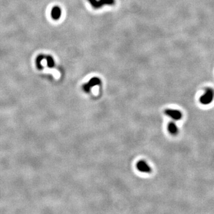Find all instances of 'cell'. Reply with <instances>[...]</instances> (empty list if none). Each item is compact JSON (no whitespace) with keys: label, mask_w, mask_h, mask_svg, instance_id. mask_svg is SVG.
I'll return each instance as SVG.
<instances>
[{"label":"cell","mask_w":214,"mask_h":214,"mask_svg":"<svg viewBox=\"0 0 214 214\" xmlns=\"http://www.w3.org/2000/svg\"><path fill=\"white\" fill-rule=\"evenodd\" d=\"M62 10L58 6H54L51 11V18L54 20H58L61 16Z\"/></svg>","instance_id":"cell-6"},{"label":"cell","mask_w":214,"mask_h":214,"mask_svg":"<svg viewBox=\"0 0 214 214\" xmlns=\"http://www.w3.org/2000/svg\"><path fill=\"white\" fill-rule=\"evenodd\" d=\"M136 168L140 172L143 173H151L152 169L150 166L144 160H140L136 164Z\"/></svg>","instance_id":"cell-5"},{"label":"cell","mask_w":214,"mask_h":214,"mask_svg":"<svg viewBox=\"0 0 214 214\" xmlns=\"http://www.w3.org/2000/svg\"><path fill=\"white\" fill-rule=\"evenodd\" d=\"M45 59L47 61V66L49 68H53L55 66V60L53 58V57H52L50 55H47L45 56Z\"/></svg>","instance_id":"cell-9"},{"label":"cell","mask_w":214,"mask_h":214,"mask_svg":"<svg viewBox=\"0 0 214 214\" xmlns=\"http://www.w3.org/2000/svg\"><path fill=\"white\" fill-rule=\"evenodd\" d=\"M88 1L92 7L95 9L101 8L105 5L113 6L116 3L115 0H88Z\"/></svg>","instance_id":"cell-2"},{"label":"cell","mask_w":214,"mask_h":214,"mask_svg":"<svg viewBox=\"0 0 214 214\" xmlns=\"http://www.w3.org/2000/svg\"><path fill=\"white\" fill-rule=\"evenodd\" d=\"M45 55L40 54L37 57L36 59V65L37 68L39 70H42L43 69L42 62L45 60Z\"/></svg>","instance_id":"cell-8"},{"label":"cell","mask_w":214,"mask_h":214,"mask_svg":"<svg viewBox=\"0 0 214 214\" xmlns=\"http://www.w3.org/2000/svg\"><path fill=\"white\" fill-rule=\"evenodd\" d=\"M165 114L169 117L173 119L174 120L179 121L183 117L182 113L177 110L174 109H167L165 110Z\"/></svg>","instance_id":"cell-4"},{"label":"cell","mask_w":214,"mask_h":214,"mask_svg":"<svg viewBox=\"0 0 214 214\" xmlns=\"http://www.w3.org/2000/svg\"><path fill=\"white\" fill-rule=\"evenodd\" d=\"M168 130L171 135H177L179 133V128L177 125L173 121L169 122L168 124Z\"/></svg>","instance_id":"cell-7"},{"label":"cell","mask_w":214,"mask_h":214,"mask_svg":"<svg viewBox=\"0 0 214 214\" xmlns=\"http://www.w3.org/2000/svg\"><path fill=\"white\" fill-rule=\"evenodd\" d=\"M214 98V91L211 88H207L205 93L201 96L199 99L200 102L205 105L210 104Z\"/></svg>","instance_id":"cell-1"},{"label":"cell","mask_w":214,"mask_h":214,"mask_svg":"<svg viewBox=\"0 0 214 214\" xmlns=\"http://www.w3.org/2000/svg\"><path fill=\"white\" fill-rule=\"evenodd\" d=\"M101 83V80L98 77L92 78L87 83H85L83 86V89L84 92L89 93L91 89L95 86L99 85Z\"/></svg>","instance_id":"cell-3"}]
</instances>
